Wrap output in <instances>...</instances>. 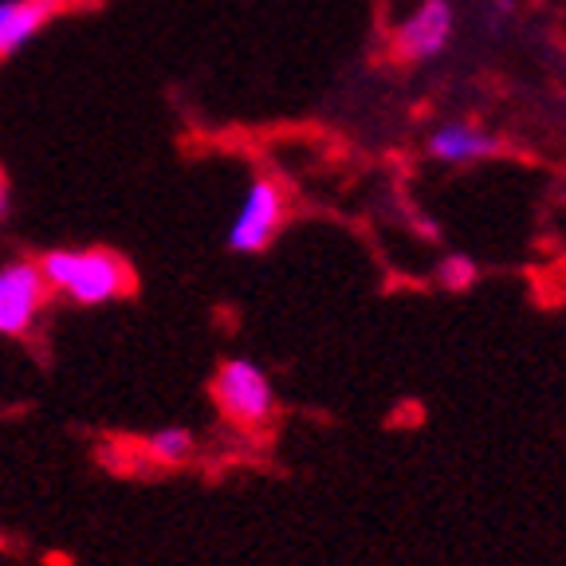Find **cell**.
I'll return each instance as SVG.
<instances>
[{"label": "cell", "instance_id": "1", "mask_svg": "<svg viewBox=\"0 0 566 566\" xmlns=\"http://www.w3.org/2000/svg\"><path fill=\"white\" fill-rule=\"evenodd\" d=\"M40 272L48 280V292L80 307H103L130 292V268L118 252L106 248H55L40 260Z\"/></svg>", "mask_w": 566, "mask_h": 566}, {"label": "cell", "instance_id": "2", "mask_svg": "<svg viewBox=\"0 0 566 566\" xmlns=\"http://www.w3.org/2000/svg\"><path fill=\"white\" fill-rule=\"evenodd\" d=\"M212 401L240 429H260L275 417V389L264 366L252 358H229L212 374Z\"/></svg>", "mask_w": 566, "mask_h": 566}, {"label": "cell", "instance_id": "3", "mask_svg": "<svg viewBox=\"0 0 566 566\" xmlns=\"http://www.w3.org/2000/svg\"><path fill=\"white\" fill-rule=\"evenodd\" d=\"M457 40V9L452 0H413L389 24V52L401 63H429L444 55Z\"/></svg>", "mask_w": 566, "mask_h": 566}, {"label": "cell", "instance_id": "4", "mask_svg": "<svg viewBox=\"0 0 566 566\" xmlns=\"http://www.w3.org/2000/svg\"><path fill=\"white\" fill-rule=\"evenodd\" d=\"M287 221V193H283L280 181L272 177H256L248 181L244 197L237 205V217L229 224V248L240 256H252V252H264L275 240V232Z\"/></svg>", "mask_w": 566, "mask_h": 566}, {"label": "cell", "instance_id": "5", "mask_svg": "<svg viewBox=\"0 0 566 566\" xmlns=\"http://www.w3.org/2000/svg\"><path fill=\"white\" fill-rule=\"evenodd\" d=\"M48 280L35 260H12L0 268V335L20 338L48 307Z\"/></svg>", "mask_w": 566, "mask_h": 566}, {"label": "cell", "instance_id": "6", "mask_svg": "<svg viewBox=\"0 0 566 566\" xmlns=\"http://www.w3.org/2000/svg\"><path fill=\"white\" fill-rule=\"evenodd\" d=\"M424 150L441 166H480V161H492L495 154L504 150V142L495 138L488 126L472 123V118H449V123H441L429 134Z\"/></svg>", "mask_w": 566, "mask_h": 566}, {"label": "cell", "instance_id": "7", "mask_svg": "<svg viewBox=\"0 0 566 566\" xmlns=\"http://www.w3.org/2000/svg\"><path fill=\"white\" fill-rule=\"evenodd\" d=\"M60 0H0V60L17 55L52 24Z\"/></svg>", "mask_w": 566, "mask_h": 566}, {"label": "cell", "instance_id": "8", "mask_svg": "<svg viewBox=\"0 0 566 566\" xmlns=\"http://www.w3.org/2000/svg\"><path fill=\"white\" fill-rule=\"evenodd\" d=\"M146 457L158 460V464H186L189 457H193L197 441L189 429H181V424H166V429H158V433L146 437Z\"/></svg>", "mask_w": 566, "mask_h": 566}, {"label": "cell", "instance_id": "9", "mask_svg": "<svg viewBox=\"0 0 566 566\" xmlns=\"http://www.w3.org/2000/svg\"><path fill=\"white\" fill-rule=\"evenodd\" d=\"M476 280H480V268L472 256H449L437 268V283H441L444 292H469V287H476Z\"/></svg>", "mask_w": 566, "mask_h": 566}, {"label": "cell", "instance_id": "10", "mask_svg": "<svg viewBox=\"0 0 566 566\" xmlns=\"http://www.w3.org/2000/svg\"><path fill=\"white\" fill-rule=\"evenodd\" d=\"M4 209H9V186H4V177H0V217H4Z\"/></svg>", "mask_w": 566, "mask_h": 566}]
</instances>
